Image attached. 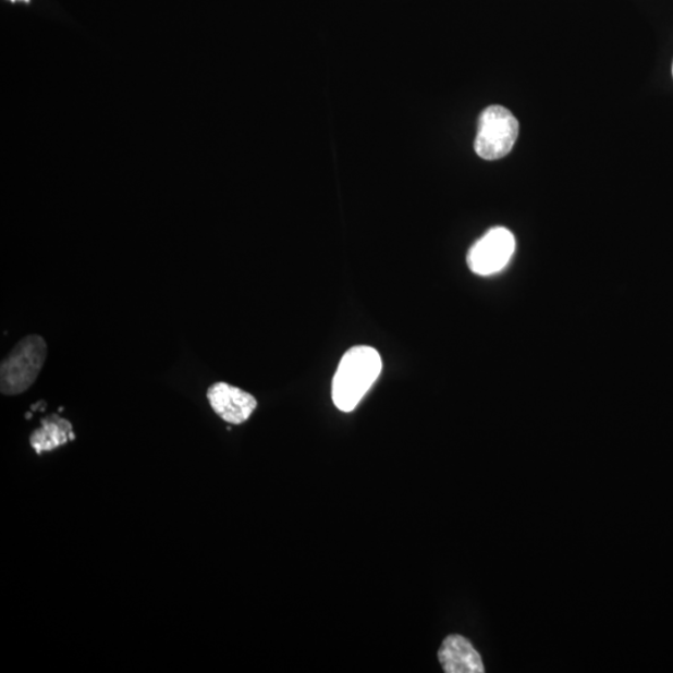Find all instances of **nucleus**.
I'll use <instances>...</instances> for the list:
<instances>
[{
  "label": "nucleus",
  "mask_w": 673,
  "mask_h": 673,
  "mask_svg": "<svg viewBox=\"0 0 673 673\" xmlns=\"http://www.w3.org/2000/svg\"><path fill=\"white\" fill-rule=\"evenodd\" d=\"M14 2H15V0H14Z\"/></svg>",
  "instance_id": "nucleus-9"
},
{
  "label": "nucleus",
  "mask_w": 673,
  "mask_h": 673,
  "mask_svg": "<svg viewBox=\"0 0 673 673\" xmlns=\"http://www.w3.org/2000/svg\"><path fill=\"white\" fill-rule=\"evenodd\" d=\"M672 72H673V68H672Z\"/></svg>",
  "instance_id": "nucleus-8"
},
{
  "label": "nucleus",
  "mask_w": 673,
  "mask_h": 673,
  "mask_svg": "<svg viewBox=\"0 0 673 673\" xmlns=\"http://www.w3.org/2000/svg\"><path fill=\"white\" fill-rule=\"evenodd\" d=\"M382 372L379 353L368 346L351 348L343 356L333 378L332 399L337 408L352 412Z\"/></svg>",
  "instance_id": "nucleus-1"
},
{
  "label": "nucleus",
  "mask_w": 673,
  "mask_h": 673,
  "mask_svg": "<svg viewBox=\"0 0 673 673\" xmlns=\"http://www.w3.org/2000/svg\"><path fill=\"white\" fill-rule=\"evenodd\" d=\"M519 136V123L511 110L491 106L481 112L474 149L481 159L498 160L506 157Z\"/></svg>",
  "instance_id": "nucleus-3"
},
{
  "label": "nucleus",
  "mask_w": 673,
  "mask_h": 673,
  "mask_svg": "<svg viewBox=\"0 0 673 673\" xmlns=\"http://www.w3.org/2000/svg\"><path fill=\"white\" fill-rule=\"evenodd\" d=\"M48 344L39 334L24 337L0 365V391L12 396L27 392L46 365Z\"/></svg>",
  "instance_id": "nucleus-2"
},
{
  "label": "nucleus",
  "mask_w": 673,
  "mask_h": 673,
  "mask_svg": "<svg viewBox=\"0 0 673 673\" xmlns=\"http://www.w3.org/2000/svg\"><path fill=\"white\" fill-rule=\"evenodd\" d=\"M211 408L224 421L243 425L257 408V401L240 388L228 383H215L207 391Z\"/></svg>",
  "instance_id": "nucleus-5"
},
{
  "label": "nucleus",
  "mask_w": 673,
  "mask_h": 673,
  "mask_svg": "<svg viewBox=\"0 0 673 673\" xmlns=\"http://www.w3.org/2000/svg\"><path fill=\"white\" fill-rule=\"evenodd\" d=\"M72 423L59 417L58 414H50L49 417L41 419V428L34 430L30 436V445L38 454L50 452L58 446L74 440Z\"/></svg>",
  "instance_id": "nucleus-7"
},
{
  "label": "nucleus",
  "mask_w": 673,
  "mask_h": 673,
  "mask_svg": "<svg viewBox=\"0 0 673 673\" xmlns=\"http://www.w3.org/2000/svg\"><path fill=\"white\" fill-rule=\"evenodd\" d=\"M438 658L446 673H482L486 671L480 654L467 638L448 636L440 646Z\"/></svg>",
  "instance_id": "nucleus-6"
},
{
  "label": "nucleus",
  "mask_w": 673,
  "mask_h": 673,
  "mask_svg": "<svg viewBox=\"0 0 673 673\" xmlns=\"http://www.w3.org/2000/svg\"><path fill=\"white\" fill-rule=\"evenodd\" d=\"M516 241L512 231L494 228L469 249L467 262L473 273L493 276L503 271L515 254Z\"/></svg>",
  "instance_id": "nucleus-4"
}]
</instances>
